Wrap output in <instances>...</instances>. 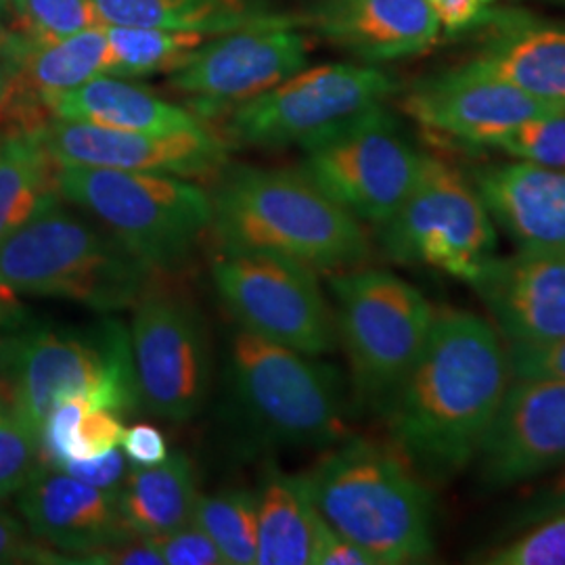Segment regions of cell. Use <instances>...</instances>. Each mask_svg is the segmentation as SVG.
<instances>
[{
	"instance_id": "17",
	"label": "cell",
	"mask_w": 565,
	"mask_h": 565,
	"mask_svg": "<svg viewBox=\"0 0 565 565\" xmlns=\"http://www.w3.org/2000/svg\"><path fill=\"white\" fill-rule=\"evenodd\" d=\"M401 107L427 135L476 149H492L524 121L565 111L507 82L469 72L463 65L415 82Z\"/></svg>"
},
{
	"instance_id": "11",
	"label": "cell",
	"mask_w": 565,
	"mask_h": 565,
	"mask_svg": "<svg viewBox=\"0 0 565 565\" xmlns=\"http://www.w3.org/2000/svg\"><path fill=\"white\" fill-rule=\"evenodd\" d=\"M212 279L224 308L245 331L310 356L338 348L333 308L308 264L273 252L221 247Z\"/></svg>"
},
{
	"instance_id": "37",
	"label": "cell",
	"mask_w": 565,
	"mask_h": 565,
	"mask_svg": "<svg viewBox=\"0 0 565 565\" xmlns=\"http://www.w3.org/2000/svg\"><path fill=\"white\" fill-rule=\"evenodd\" d=\"M511 377L565 380V340L551 343L505 342Z\"/></svg>"
},
{
	"instance_id": "42",
	"label": "cell",
	"mask_w": 565,
	"mask_h": 565,
	"mask_svg": "<svg viewBox=\"0 0 565 565\" xmlns=\"http://www.w3.org/2000/svg\"><path fill=\"white\" fill-rule=\"evenodd\" d=\"M9 41H11V30H7V25H4V23H0V61H4Z\"/></svg>"
},
{
	"instance_id": "48",
	"label": "cell",
	"mask_w": 565,
	"mask_h": 565,
	"mask_svg": "<svg viewBox=\"0 0 565 565\" xmlns=\"http://www.w3.org/2000/svg\"><path fill=\"white\" fill-rule=\"evenodd\" d=\"M0 141H2V139H0Z\"/></svg>"
},
{
	"instance_id": "22",
	"label": "cell",
	"mask_w": 565,
	"mask_h": 565,
	"mask_svg": "<svg viewBox=\"0 0 565 565\" xmlns=\"http://www.w3.org/2000/svg\"><path fill=\"white\" fill-rule=\"evenodd\" d=\"M463 67L565 109V25L507 15Z\"/></svg>"
},
{
	"instance_id": "2",
	"label": "cell",
	"mask_w": 565,
	"mask_h": 565,
	"mask_svg": "<svg viewBox=\"0 0 565 565\" xmlns=\"http://www.w3.org/2000/svg\"><path fill=\"white\" fill-rule=\"evenodd\" d=\"M324 450L300 478L327 525L375 565L431 562L438 546L431 486L403 455L352 434Z\"/></svg>"
},
{
	"instance_id": "44",
	"label": "cell",
	"mask_w": 565,
	"mask_h": 565,
	"mask_svg": "<svg viewBox=\"0 0 565 565\" xmlns=\"http://www.w3.org/2000/svg\"><path fill=\"white\" fill-rule=\"evenodd\" d=\"M7 348H9V335H0V369H2L4 356H7Z\"/></svg>"
},
{
	"instance_id": "43",
	"label": "cell",
	"mask_w": 565,
	"mask_h": 565,
	"mask_svg": "<svg viewBox=\"0 0 565 565\" xmlns=\"http://www.w3.org/2000/svg\"><path fill=\"white\" fill-rule=\"evenodd\" d=\"M9 78H11V72H9V67L4 65V61H0V97H2L4 90H7Z\"/></svg>"
},
{
	"instance_id": "15",
	"label": "cell",
	"mask_w": 565,
	"mask_h": 565,
	"mask_svg": "<svg viewBox=\"0 0 565 565\" xmlns=\"http://www.w3.org/2000/svg\"><path fill=\"white\" fill-rule=\"evenodd\" d=\"M565 463V380L513 377L471 463L476 490L536 482Z\"/></svg>"
},
{
	"instance_id": "41",
	"label": "cell",
	"mask_w": 565,
	"mask_h": 565,
	"mask_svg": "<svg viewBox=\"0 0 565 565\" xmlns=\"http://www.w3.org/2000/svg\"><path fill=\"white\" fill-rule=\"evenodd\" d=\"M315 565H375V562L364 548L329 527Z\"/></svg>"
},
{
	"instance_id": "38",
	"label": "cell",
	"mask_w": 565,
	"mask_h": 565,
	"mask_svg": "<svg viewBox=\"0 0 565 565\" xmlns=\"http://www.w3.org/2000/svg\"><path fill=\"white\" fill-rule=\"evenodd\" d=\"M63 553L30 541L25 527L0 509V564H61Z\"/></svg>"
},
{
	"instance_id": "45",
	"label": "cell",
	"mask_w": 565,
	"mask_h": 565,
	"mask_svg": "<svg viewBox=\"0 0 565 565\" xmlns=\"http://www.w3.org/2000/svg\"><path fill=\"white\" fill-rule=\"evenodd\" d=\"M9 11H11V0H0V23H4Z\"/></svg>"
},
{
	"instance_id": "10",
	"label": "cell",
	"mask_w": 565,
	"mask_h": 565,
	"mask_svg": "<svg viewBox=\"0 0 565 565\" xmlns=\"http://www.w3.org/2000/svg\"><path fill=\"white\" fill-rule=\"evenodd\" d=\"M494 221L473 182L424 153L419 174L396 214L380 226L385 254L469 282L497 252Z\"/></svg>"
},
{
	"instance_id": "18",
	"label": "cell",
	"mask_w": 565,
	"mask_h": 565,
	"mask_svg": "<svg viewBox=\"0 0 565 565\" xmlns=\"http://www.w3.org/2000/svg\"><path fill=\"white\" fill-rule=\"evenodd\" d=\"M505 342L565 340V252L520 247L492 256L469 281Z\"/></svg>"
},
{
	"instance_id": "29",
	"label": "cell",
	"mask_w": 565,
	"mask_h": 565,
	"mask_svg": "<svg viewBox=\"0 0 565 565\" xmlns=\"http://www.w3.org/2000/svg\"><path fill=\"white\" fill-rule=\"evenodd\" d=\"M105 34L111 55V76L128 81L174 72L203 41L210 39L200 32L128 25H105Z\"/></svg>"
},
{
	"instance_id": "19",
	"label": "cell",
	"mask_w": 565,
	"mask_h": 565,
	"mask_svg": "<svg viewBox=\"0 0 565 565\" xmlns=\"http://www.w3.org/2000/svg\"><path fill=\"white\" fill-rule=\"evenodd\" d=\"M20 511L32 539L60 548L61 564L139 536L121 515L118 492L84 484L53 465H39L23 484Z\"/></svg>"
},
{
	"instance_id": "30",
	"label": "cell",
	"mask_w": 565,
	"mask_h": 565,
	"mask_svg": "<svg viewBox=\"0 0 565 565\" xmlns=\"http://www.w3.org/2000/svg\"><path fill=\"white\" fill-rule=\"evenodd\" d=\"M193 522L214 541L228 565L256 564L258 503L256 492L228 488L198 499Z\"/></svg>"
},
{
	"instance_id": "4",
	"label": "cell",
	"mask_w": 565,
	"mask_h": 565,
	"mask_svg": "<svg viewBox=\"0 0 565 565\" xmlns=\"http://www.w3.org/2000/svg\"><path fill=\"white\" fill-rule=\"evenodd\" d=\"M153 275L102 224L76 216L60 200L0 239V287L102 315L132 308Z\"/></svg>"
},
{
	"instance_id": "36",
	"label": "cell",
	"mask_w": 565,
	"mask_h": 565,
	"mask_svg": "<svg viewBox=\"0 0 565 565\" xmlns=\"http://www.w3.org/2000/svg\"><path fill=\"white\" fill-rule=\"evenodd\" d=\"M153 543L168 565H224L223 553L195 522L156 536Z\"/></svg>"
},
{
	"instance_id": "35",
	"label": "cell",
	"mask_w": 565,
	"mask_h": 565,
	"mask_svg": "<svg viewBox=\"0 0 565 565\" xmlns=\"http://www.w3.org/2000/svg\"><path fill=\"white\" fill-rule=\"evenodd\" d=\"M565 511V463L524 492L507 511L505 534H520Z\"/></svg>"
},
{
	"instance_id": "31",
	"label": "cell",
	"mask_w": 565,
	"mask_h": 565,
	"mask_svg": "<svg viewBox=\"0 0 565 565\" xmlns=\"http://www.w3.org/2000/svg\"><path fill=\"white\" fill-rule=\"evenodd\" d=\"M13 30L28 41H60L102 25L90 0H11Z\"/></svg>"
},
{
	"instance_id": "7",
	"label": "cell",
	"mask_w": 565,
	"mask_h": 565,
	"mask_svg": "<svg viewBox=\"0 0 565 565\" xmlns=\"http://www.w3.org/2000/svg\"><path fill=\"white\" fill-rule=\"evenodd\" d=\"M61 200L74 203L153 273H174L212 226V195L156 172L57 166Z\"/></svg>"
},
{
	"instance_id": "16",
	"label": "cell",
	"mask_w": 565,
	"mask_h": 565,
	"mask_svg": "<svg viewBox=\"0 0 565 565\" xmlns=\"http://www.w3.org/2000/svg\"><path fill=\"white\" fill-rule=\"evenodd\" d=\"M42 145L57 166L114 168L203 179L223 170L228 142L205 124L181 132H132L51 118Z\"/></svg>"
},
{
	"instance_id": "25",
	"label": "cell",
	"mask_w": 565,
	"mask_h": 565,
	"mask_svg": "<svg viewBox=\"0 0 565 565\" xmlns=\"http://www.w3.org/2000/svg\"><path fill=\"white\" fill-rule=\"evenodd\" d=\"M198 499L195 469L184 452H172L153 467L130 469L118 492L124 520L147 539L191 524Z\"/></svg>"
},
{
	"instance_id": "40",
	"label": "cell",
	"mask_w": 565,
	"mask_h": 565,
	"mask_svg": "<svg viewBox=\"0 0 565 565\" xmlns=\"http://www.w3.org/2000/svg\"><path fill=\"white\" fill-rule=\"evenodd\" d=\"M121 450L135 467H153L168 459V445L156 425L137 424L126 427L121 438Z\"/></svg>"
},
{
	"instance_id": "5",
	"label": "cell",
	"mask_w": 565,
	"mask_h": 565,
	"mask_svg": "<svg viewBox=\"0 0 565 565\" xmlns=\"http://www.w3.org/2000/svg\"><path fill=\"white\" fill-rule=\"evenodd\" d=\"M0 384L36 436L53 404L63 398L81 396L120 417L141 406L130 329L109 317L9 338Z\"/></svg>"
},
{
	"instance_id": "33",
	"label": "cell",
	"mask_w": 565,
	"mask_h": 565,
	"mask_svg": "<svg viewBox=\"0 0 565 565\" xmlns=\"http://www.w3.org/2000/svg\"><path fill=\"white\" fill-rule=\"evenodd\" d=\"M486 565H565V511L471 559Z\"/></svg>"
},
{
	"instance_id": "34",
	"label": "cell",
	"mask_w": 565,
	"mask_h": 565,
	"mask_svg": "<svg viewBox=\"0 0 565 565\" xmlns=\"http://www.w3.org/2000/svg\"><path fill=\"white\" fill-rule=\"evenodd\" d=\"M492 149L520 162L565 170V111L546 114L511 128Z\"/></svg>"
},
{
	"instance_id": "39",
	"label": "cell",
	"mask_w": 565,
	"mask_h": 565,
	"mask_svg": "<svg viewBox=\"0 0 565 565\" xmlns=\"http://www.w3.org/2000/svg\"><path fill=\"white\" fill-rule=\"evenodd\" d=\"M57 469H63L65 473L74 476L84 484L95 486V488H102L107 492H120L124 480L130 473L128 457L124 455V450H118V446L93 457V459L67 461Z\"/></svg>"
},
{
	"instance_id": "24",
	"label": "cell",
	"mask_w": 565,
	"mask_h": 565,
	"mask_svg": "<svg viewBox=\"0 0 565 565\" xmlns=\"http://www.w3.org/2000/svg\"><path fill=\"white\" fill-rule=\"evenodd\" d=\"M258 503V555L260 565L317 564L329 525L312 505L300 476L268 467Z\"/></svg>"
},
{
	"instance_id": "27",
	"label": "cell",
	"mask_w": 565,
	"mask_h": 565,
	"mask_svg": "<svg viewBox=\"0 0 565 565\" xmlns=\"http://www.w3.org/2000/svg\"><path fill=\"white\" fill-rule=\"evenodd\" d=\"M57 170L41 135L0 141V239L61 200Z\"/></svg>"
},
{
	"instance_id": "46",
	"label": "cell",
	"mask_w": 565,
	"mask_h": 565,
	"mask_svg": "<svg viewBox=\"0 0 565 565\" xmlns=\"http://www.w3.org/2000/svg\"><path fill=\"white\" fill-rule=\"evenodd\" d=\"M541 2H548V4H557V7H565V0H541Z\"/></svg>"
},
{
	"instance_id": "21",
	"label": "cell",
	"mask_w": 565,
	"mask_h": 565,
	"mask_svg": "<svg viewBox=\"0 0 565 565\" xmlns=\"http://www.w3.org/2000/svg\"><path fill=\"white\" fill-rule=\"evenodd\" d=\"M473 184L494 223L520 247H565V170L536 163H490Z\"/></svg>"
},
{
	"instance_id": "6",
	"label": "cell",
	"mask_w": 565,
	"mask_h": 565,
	"mask_svg": "<svg viewBox=\"0 0 565 565\" xmlns=\"http://www.w3.org/2000/svg\"><path fill=\"white\" fill-rule=\"evenodd\" d=\"M226 373L247 427L273 446L317 448L348 438V396L335 366L237 329Z\"/></svg>"
},
{
	"instance_id": "8",
	"label": "cell",
	"mask_w": 565,
	"mask_h": 565,
	"mask_svg": "<svg viewBox=\"0 0 565 565\" xmlns=\"http://www.w3.org/2000/svg\"><path fill=\"white\" fill-rule=\"evenodd\" d=\"M331 291L352 404L384 417L424 350L436 310L415 285L380 268L335 273Z\"/></svg>"
},
{
	"instance_id": "13",
	"label": "cell",
	"mask_w": 565,
	"mask_h": 565,
	"mask_svg": "<svg viewBox=\"0 0 565 565\" xmlns=\"http://www.w3.org/2000/svg\"><path fill=\"white\" fill-rule=\"evenodd\" d=\"M300 18L247 25L203 41L168 74V86L200 120L224 118L306 67L310 41Z\"/></svg>"
},
{
	"instance_id": "3",
	"label": "cell",
	"mask_w": 565,
	"mask_h": 565,
	"mask_svg": "<svg viewBox=\"0 0 565 565\" xmlns=\"http://www.w3.org/2000/svg\"><path fill=\"white\" fill-rule=\"evenodd\" d=\"M221 247L260 249L342 273L371 258L363 224L303 172L239 168L212 195Z\"/></svg>"
},
{
	"instance_id": "14",
	"label": "cell",
	"mask_w": 565,
	"mask_h": 565,
	"mask_svg": "<svg viewBox=\"0 0 565 565\" xmlns=\"http://www.w3.org/2000/svg\"><path fill=\"white\" fill-rule=\"evenodd\" d=\"M130 343L145 411L168 422H189L210 394V335L195 303L153 281L132 306Z\"/></svg>"
},
{
	"instance_id": "9",
	"label": "cell",
	"mask_w": 565,
	"mask_h": 565,
	"mask_svg": "<svg viewBox=\"0 0 565 565\" xmlns=\"http://www.w3.org/2000/svg\"><path fill=\"white\" fill-rule=\"evenodd\" d=\"M396 81L380 67L324 63L303 67L224 116V139L247 147H310L384 105Z\"/></svg>"
},
{
	"instance_id": "1",
	"label": "cell",
	"mask_w": 565,
	"mask_h": 565,
	"mask_svg": "<svg viewBox=\"0 0 565 565\" xmlns=\"http://www.w3.org/2000/svg\"><path fill=\"white\" fill-rule=\"evenodd\" d=\"M511 380L494 324L436 310L424 350L385 411L390 445L431 488L469 471Z\"/></svg>"
},
{
	"instance_id": "26",
	"label": "cell",
	"mask_w": 565,
	"mask_h": 565,
	"mask_svg": "<svg viewBox=\"0 0 565 565\" xmlns=\"http://www.w3.org/2000/svg\"><path fill=\"white\" fill-rule=\"evenodd\" d=\"M105 25L224 34L279 20L258 0H90Z\"/></svg>"
},
{
	"instance_id": "32",
	"label": "cell",
	"mask_w": 565,
	"mask_h": 565,
	"mask_svg": "<svg viewBox=\"0 0 565 565\" xmlns=\"http://www.w3.org/2000/svg\"><path fill=\"white\" fill-rule=\"evenodd\" d=\"M41 463L39 436L0 384V501L20 492Z\"/></svg>"
},
{
	"instance_id": "12",
	"label": "cell",
	"mask_w": 565,
	"mask_h": 565,
	"mask_svg": "<svg viewBox=\"0 0 565 565\" xmlns=\"http://www.w3.org/2000/svg\"><path fill=\"white\" fill-rule=\"evenodd\" d=\"M422 158L380 105L306 147L302 172L354 218L382 226L411 193Z\"/></svg>"
},
{
	"instance_id": "47",
	"label": "cell",
	"mask_w": 565,
	"mask_h": 565,
	"mask_svg": "<svg viewBox=\"0 0 565 565\" xmlns=\"http://www.w3.org/2000/svg\"><path fill=\"white\" fill-rule=\"evenodd\" d=\"M557 249H562V252H565V247H557Z\"/></svg>"
},
{
	"instance_id": "20",
	"label": "cell",
	"mask_w": 565,
	"mask_h": 565,
	"mask_svg": "<svg viewBox=\"0 0 565 565\" xmlns=\"http://www.w3.org/2000/svg\"><path fill=\"white\" fill-rule=\"evenodd\" d=\"M300 20L366 63L424 55L445 32L427 0H319Z\"/></svg>"
},
{
	"instance_id": "28",
	"label": "cell",
	"mask_w": 565,
	"mask_h": 565,
	"mask_svg": "<svg viewBox=\"0 0 565 565\" xmlns=\"http://www.w3.org/2000/svg\"><path fill=\"white\" fill-rule=\"evenodd\" d=\"M126 427L120 415L72 396L53 404L39 436L42 463L61 467L67 461L93 459L120 446Z\"/></svg>"
},
{
	"instance_id": "23",
	"label": "cell",
	"mask_w": 565,
	"mask_h": 565,
	"mask_svg": "<svg viewBox=\"0 0 565 565\" xmlns=\"http://www.w3.org/2000/svg\"><path fill=\"white\" fill-rule=\"evenodd\" d=\"M53 118L132 132H181L200 128L191 109L166 102L151 88L118 76H99L46 99Z\"/></svg>"
}]
</instances>
